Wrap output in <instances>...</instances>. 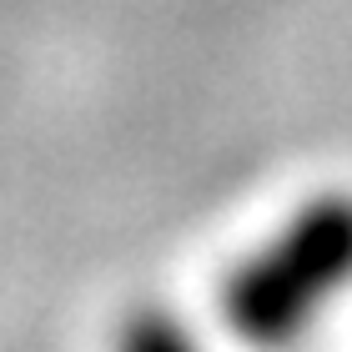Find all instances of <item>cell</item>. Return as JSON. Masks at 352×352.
Returning <instances> with one entry per match:
<instances>
[{"instance_id": "obj_1", "label": "cell", "mask_w": 352, "mask_h": 352, "mask_svg": "<svg viewBox=\"0 0 352 352\" xmlns=\"http://www.w3.org/2000/svg\"><path fill=\"white\" fill-rule=\"evenodd\" d=\"M352 272V206H317L236 287V317L252 338H282L332 282Z\"/></svg>"}]
</instances>
